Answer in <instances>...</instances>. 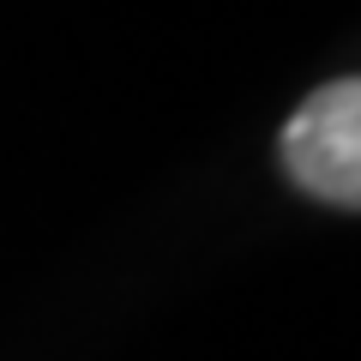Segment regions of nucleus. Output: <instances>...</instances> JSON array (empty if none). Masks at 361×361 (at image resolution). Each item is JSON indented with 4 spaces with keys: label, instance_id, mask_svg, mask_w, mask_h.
Returning <instances> with one entry per match:
<instances>
[{
    "label": "nucleus",
    "instance_id": "nucleus-1",
    "mask_svg": "<svg viewBox=\"0 0 361 361\" xmlns=\"http://www.w3.org/2000/svg\"><path fill=\"white\" fill-rule=\"evenodd\" d=\"M277 163L307 199L319 205H355L361 193V90L355 78H331L283 121Z\"/></svg>",
    "mask_w": 361,
    "mask_h": 361
}]
</instances>
